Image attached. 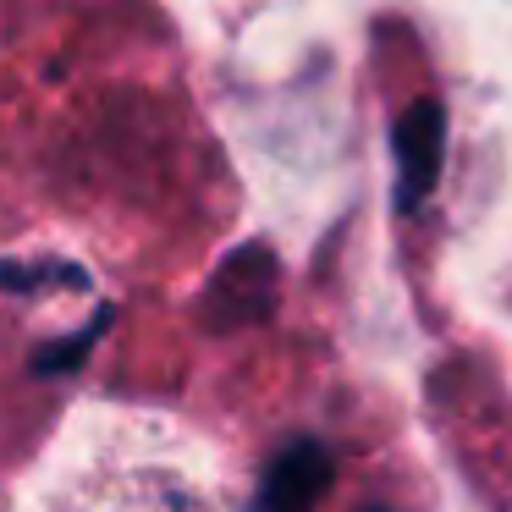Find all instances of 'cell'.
<instances>
[{
    "label": "cell",
    "mask_w": 512,
    "mask_h": 512,
    "mask_svg": "<svg viewBox=\"0 0 512 512\" xmlns=\"http://www.w3.org/2000/svg\"><path fill=\"white\" fill-rule=\"evenodd\" d=\"M105 320H111V309H100V320H94V325H83L78 336H61V342H45V347L34 353V369H39V375H72V369H78L83 358H89V347L100 342Z\"/></svg>",
    "instance_id": "4"
},
{
    "label": "cell",
    "mask_w": 512,
    "mask_h": 512,
    "mask_svg": "<svg viewBox=\"0 0 512 512\" xmlns=\"http://www.w3.org/2000/svg\"><path fill=\"white\" fill-rule=\"evenodd\" d=\"M397 204L413 210L419 199H430V188L441 182V160H446V111L435 100H413L397 116Z\"/></svg>",
    "instance_id": "1"
},
{
    "label": "cell",
    "mask_w": 512,
    "mask_h": 512,
    "mask_svg": "<svg viewBox=\"0 0 512 512\" xmlns=\"http://www.w3.org/2000/svg\"><path fill=\"white\" fill-rule=\"evenodd\" d=\"M265 309H270V254L265 248H243L221 265L204 314H210V325H243Z\"/></svg>",
    "instance_id": "3"
},
{
    "label": "cell",
    "mask_w": 512,
    "mask_h": 512,
    "mask_svg": "<svg viewBox=\"0 0 512 512\" xmlns=\"http://www.w3.org/2000/svg\"><path fill=\"white\" fill-rule=\"evenodd\" d=\"M325 485H331V457L314 441H298L270 463L265 490H259V512H314Z\"/></svg>",
    "instance_id": "2"
}]
</instances>
